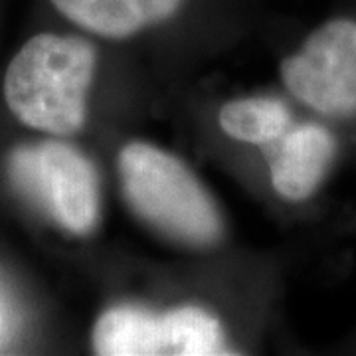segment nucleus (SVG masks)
<instances>
[{"instance_id":"8","label":"nucleus","mask_w":356,"mask_h":356,"mask_svg":"<svg viewBox=\"0 0 356 356\" xmlns=\"http://www.w3.org/2000/svg\"><path fill=\"white\" fill-rule=\"evenodd\" d=\"M291 115L287 105L273 97H243L222 105L220 129L236 140L264 145L287 133Z\"/></svg>"},{"instance_id":"6","label":"nucleus","mask_w":356,"mask_h":356,"mask_svg":"<svg viewBox=\"0 0 356 356\" xmlns=\"http://www.w3.org/2000/svg\"><path fill=\"white\" fill-rule=\"evenodd\" d=\"M337 153V139L329 129L307 123L283 135L269 172L271 184L281 198L303 202L325 180Z\"/></svg>"},{"instance_id":"7","label":"nucleus","mask_w":356,"mask_h":356,"mask_svg":"<svg viewBox=\"0 0 356 356\" xmlns=\"http://www.w3.org/2000/svg\"><path fill=\"white\" fill-rule=\"evenodd\" d=\"M91 344L102 356L168 355L165 313L154 315L133 305L111 307L95 321Z\"/></svg>"},{"instance_id":"2","label":"nucleus","mask_w":356,"mask_h":356,"mask_svg":"<svg viewBox=\"0 0 356 356\" xmlns=\"http://www.w3.org/2000/svg\"><path fill=\"white\" fill-rule=\"evenodd\" d=\"M129 208L159 234L191 248H210L222 238L214 198L178 156L133 140L117 159Z\"/></svg>"},{"instance_id":"5","label":"nucleus","mask_w":356,"mask_h":356,"mask_svg":"<svg viewBox=\"0 0 356 356\" xmlns=\"http://www.w3.org/2000/svg\"><path fill=\"white\" fill-rule=\"evenodd\" d=\"M192 0H48L70 24L107 40L133 38L177 20Z\"/></svg>"},{"instance_id":"1","label":"nucleus","mask_w":356,"mask_h":356,"mask_svg":"<svg viewBox=\"0 0 356 356\" xmlns=\"http://www.w3.org/2000/svg\"><path fill=\"white\" fill-rule=\"evenodd\" d=\"M97 51L81 36L40 32L14 54L2 81L8 111L32 131L72 137L88 121Z\"/></svg>"},{"instance_id":"3","label":"nucleus","mask_w":356,"mask_h":356,"mask_svg":"<svg viewBox=\"0 0 356 356\" xmlns=\"http://www.w3.org/2000/svg\"><path fill=\"white\" fill-rule=\"evenodd\" d=\"M13 177L60 226L76 236L91 234L102 212L95 166L76 147L48 140L13 156Z\"/></svg>"},{"instance_id":"4","label":"nucleus","mask_w":356,"mask_h":356,"mask_svg":"<svg viewBox=\"0 0 356 356\" xmlns=\"http://www.w3.org/2000/svg\"><path fill=\"white\" fill-rule=\"evenodd\" d=\"M281 79L307 107L327 117L356 113V22L332 18L281 62Z\"/></svg>"},{"instance_id":"9","label":"nucleus","mask_w":356,"mask_h":356,"mask_svg":"<svg viewBox=\"0 0 356 356\" xmlns=\"http://www.w3.org/2000/svg\"><path fill=\"white\" fill-rule=\"evenodd\" d=\"M168 329V355H226L224 331L214 315L200 307H178L165 313Z\"/></svg>"}]
</instances>
